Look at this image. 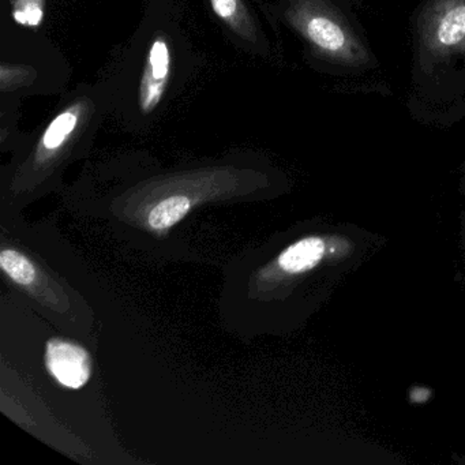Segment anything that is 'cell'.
I'll use <instances>...</instances> for the list:
<instances>
[{
	"mask_svg": "<svg viewBox=\"0 0 465 465\" xmlns=\"http://www.w3.org/2000/svg\"><path fill=\"white\" fill-rule=\"evenodd\" d=\"M0 266L5 273L17 282V284L29 287L36 282L37 272L34 263L25 255L17 250L4 249L0 252Z\"/></svg>",
	"mask_w": 465,
	"mask_h": 465,
	"instance_id": "52a82bcc",
	"label": "cell"
},
{
	"mask_svg": "<svg viewBox=\"0 0 465 465\" xmlns=\"http://www.w3.org/2000/svg\"><path fill=\"white\" fill-rule=\"evenodd\" d=\"M329 249L323 236H306L282 252L277 257V266L288 276H299L317 268L328 257Z\"/></svg>",
	"mask_w": 465,
	"mask_h": 465,
	"instance_id": "5b68a950",
	"label": "cell"
},
{
	"mask_svg": "<svg viewBox=\"0 0 465 465\" xmlns=\"http://www.w3.org/2000/svg\"><path fill=\"white\" fill-rule=\"evenodd\" d=\"M78 108H70V110L64 111L59 114L50 126L45 132V135L42 138V145L45 151H56L61 148L67 138L72 135L74 132L75 127L78 124Z\"/></svg>",
	"mask_w": 465,
	"mask_h": 465,
	"instance_id": "ba28073f",
	"label": "cell"
},
{
	"mask_svg": "<svg viewBox=\"0 0 465 465\" xmlns=\"http://www.w3.org/2000/svg\"><path fill=\"white\" fill-rule=\"evenodd\" d=\"M45 364L53 377L66 388H83L91 378L92 361L88 351L66 340H48Z\"/></svg>",
	"mask_w": 465,
	"mask_h": 465,
	"instance_id": "3957f363",
	"label": "cell"
},
{
	"mask_svg": "<svg viewBox=\"0 0 465 465\" xmlns=\"http://www.w3.org/2000/svg\"><path fill=\"white\" fill-rule=\"evenodd\" d=\"M291 21L318 58L341 73L377 64L351 0H293Z\"/></svg>",
	"mask_w": 465,
	"mask_h": 465,
	"instance_id": "7a4b0ae2",
	"label": "cell"
},
{
	"mask_svg": "<svg viewBox=\"0 0 465 465\" xmlns=\"http://www.w3.org/2000/svg\"><path fill=\"white\" fill-rule=\"evenodd\" d=\"M412 102L453 111L465 100V0H420L412 17Z\"/></svg>",
	"mask_w": 465,
	"mask_h": 465,
	"instance_id": "6da1fadb",
	"label": "cell"
},
{
	"mask_svg": "<svg viewBox=\"0 0 465 465\" xmlns=\"http://www.w3.org/2000/svg\"><path fill=\"white\" fill-rule=\"evenodd\" d=\"M211 4L217 17L222 18L235 31L243 32L246 29V15L241 0H211Z\"/></svg>",
	"mask_w": 465,
	"mask_h": 465,
	"instance_id": "30bf717a",
	"label": "cell"
},
{
	"mask_svg": "<svg viewBox=\"0 0 465 465\" xmlns=\"http://www.w3.org/2000/svg\"><path fill=\"white\" fill-rule=\"evenodd\" d=\"M13 18L28 28H37L45 20V0H15Z\"/></svg>",
	"mask_w": 465,
	"mask_h": 465,
	"instance_id": "9c48e42d",
	"label": "cell"
},
{
	"mask_svg": "<svg viewBox=\"0 0 465 465\" xmlns=\"http://www.w3.org/2000/svg\"><path fill=\"white\" fill-rule=\"evenodd\" d=\"M192 208V203L184 195H173L157 203L151 213L148 223L153 230L162 231L178 224Z\"/></svg>",
	"mask_w": 465,
	"mask_h": 465,
	"instance_id": "8992f818",
	"label": "cell"
},
{
	"mask_svg": "<svg viewBox=\"0 0 465 465\" xmlns=\"http://www.w3.org/2000/svg\"><path fill=\"white\" fill-rule=\"evenodd\" d=\"M171 74V53L163 37L154 40L146 58L140 85V107L145 114L156 110L162 102Z\"/></svg>",
	"mask_w": 465,
	"mask_h": 465,
	"instance_id": "277c9868",
	"label": "cell"
}]
</instances>
